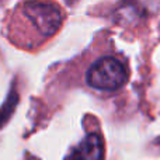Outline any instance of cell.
<instances>
[{
	"instance_id": "3",
	"label": "cell",
	"mask_w": 160,
	"mask_h": 160,
	"mask_svg": "<svg viewBox=\"0 0 160 160\" xmlns=\"http://www.w3.org/2000/svg\"><path fill=\"white\" fill-rule=\"evenodd\" d=\"M102 159H104V149H102L101 138L97 133H90L70 153L68 160H102Z\"/></svg>"
},
{
	"instance_id": "2",
	"label": "cell",
	"mask_w": 160,
	"mask_h": 160,
	"mask_svg": "<svg viewBox=\"0 0 160 160\" xmlns=\"http://www.w3.org/2000/svg\"><path fill=\"white\" fill-rule=\"evenodd\" d=\"M128 75L125 66L112 56L96 61L86 73V82L96 90L114 91L127 83Z\"/></svg>"
},
{
	"instance_id": "4",
	"label": "cell",
	"mask_w": 160,
	"mask_h": 160,
	"mask_svg": "<svg viewBox=\"0 0 160 160\" xmlns=\"http://www.w3.org/2000/svg\"><path fill=\"white\" fill-rule=\"evenodd\" d=\"M17 102H18V96H17V93H10L8 98L6 100L4 105L0 108V128L10 119L11 114L16 110Z\"/></svg>"
},
{
	"instance_id": "1",
	"label": "cell",
	"mask_w": 160,
	"mask_h": 160,
	"mask_svg": "<svg viewBox=\"0 0 160 160\" xmlns=\"http://www.w3.org/2000/svg\"><path fill=\"white\" fill-rule=\"evenodd\" d=\"M16 21H20L25 30L28 28L31 31V41L41 44L58 32L63 21V16L58 6L52 3L31 0L17 8Z\"/></svg>"
}]
</instances>
